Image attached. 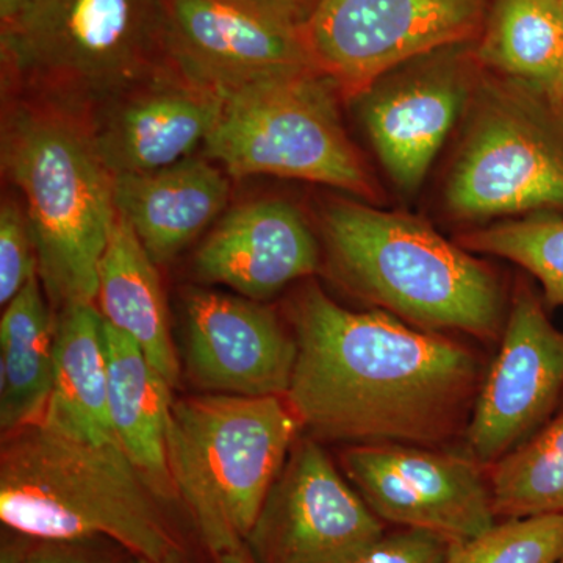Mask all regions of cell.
<instances>
[{"label":"cell","instance_id":"1","mask_svg":"<svg viewBox=\"0 0 563 563\" xmlns=\"http://www.w3.org/2000/svg\"><path fill=\"white\" fill-rule=\"evenodd\" d=\"M287 402L314 437L429 446L453 433L477 380L476 355L385 312H352L317 284L291 299Z\"/></svg>","mask_w":563,"mask_h":563},{"label":"cell","instance_id":"2","mask_svg":"<svg viewBox=\"0 0 563 563\" xmlns=\"http://www.w3.org/2000/svg\"><path fill=\"white\" fill-rule=\"evenodd\" d=\"M0 155L3 176L24 198L52 309L95 303L117 207L90 118L40 96L3 92Z\"/></svg>","mask_w":563,"mask_h":563},{"label":"cell","instance_id":"3","mask_svg":"<svg viewBox=\"0 0 563 563\" xmlns=\"http://www.w3.org/2000/svg\"><path fill=\"white\" fill-rule=\"evenodd\" d=\"M151 490L120 443H90L32 424L3 437L0 520L36 542L113 540L136 558L176 550Z\"/></svg>","mask_w":563,"mask_h":563},{"label":"cell","instance_id":"4","mask_svg":"<svg viewBox=\"0 0 563 563\" xmlns=\"http://www.w3.org/2000/svg\"><path fill=\"white\" fill-rule=\"evenodd\" d=\"M321 220L333 268L362 298L426 331H501L496 277L426 222L354 201L329 202Z\"/></svg>","mask_w":563,"mask_h":563},{"label":"cell","instance_id":"5","mask_svg":"<svg viewBox=\"0 0 563 563\" xmlns=\"http://www.w3.org/2000/svg\"><path fill=\"white\" fill-rule=\"evenodd\" d=\"M301 428L280 396L207 393L173 401L169 473L214 558L244 548Z\"/></svg>","mask_w":563,"mask_h":563},{"label":"cell","instance_id":"6","mask_svg":"<svg viewBox=\"0 0 563 563\" xmlns=\"http://www.w3.org/2000/svg\"><path fill=\"white\" fill-rule=\"evenodd\" d=\"M168 65L161 0H43L2 32L3 92L88 117Z\"/></svg>","mask_w":563,"mask_h":563},{"label":"cell","instance_id":"7","mask_svg":"<svg viewBox=\"0 0 563 563\" xmlns=\"http://www.w3.org/2000/svg\"><path fill=\"white\" fill-rule=\"evenodd\" d=\"M335 91L321 70H299L222 92L206 157L236 179L288 177L372 198V177L344 132Z\"/></svg>","mask_w":563,"mask_h":563},{"label":"cell","instance_id":"8","mask_svg":"<svg viewBox=\"0 0 563 563\" xmlns=\"http://www.w3.org/2000/svg\"><path fill=\"white\" fill-rule=\"evenodd\" d=\"M446 185L462 220L563 214V109L521 85L481 96Z\"/></svg>","mask_w":563,"mask_h":563},{"label":"cell","instance_id":"9","mask_svg":"<svg viewBox=\"0 0 563 563\" xmlns=\"http://www.w3.org/2000/svg\"><path fill=\"white\" fill-rule=\"evenodd\" d=\"M492 0H320L307 21L314 62L336 90L358 95L385 70L479 38Z\"/></svg>","mask_w":563,"mask_h":563},{"label":"cell","instance_id":"10","mask_svg":"<svg viewBox=\"0 0 563 563\" xmlns=\"http://www.w3.org/2000/svg\"><path fill=\"white\" fill-rule=\"evenodd\" d=\"M169 62L222 95L244 85L320 70L307 22L265 0H161Z\"/></svg>","mask_w":563,"mask_h":563},{"label":"cell","instance_id":"11","mask_svg":"<svg viewBox=\"0 0 563 563\" xmlns=\"http://www.w3.org/2000/svg\"><path fill=\"white\" fill-rule=\"evenodd\" d=\"M384 536L383 520L314 440H296L244 548L255 563H346Z\"/></svg>","mask_w":563,"mask_h":563},{"label":"cell","instance_id":"12","mask_svg":"<svg viewBox=\"0 0 563 563\" xmlns=\"http://www.w3.org/2000/svg\"><path fill=\"white\" fill-rule=\"evenodd\" d=\"M476 40L448 44L385 70L357 96L377 157L402 191L428 176L470 98Z\"/></svg>","mask_w":563,"mask_h":563},{"label":"cell","instance_id":"13","mask_svg":"<svg viewBox=\"0 0 563 563\" xmlns=\"http://www.w3.org/2000/svg\"><path fill=\"white\" fill-rule=\"evenodd\" d=\"M344 472L380 520L473 539L495 525L490 487L474 459L407 444H355L342 455Z\"/></svg>","mask_w":563,"mask_h":563},{"label":"cell","instance_id":"14","mask_svg":"<svg viewBox=\"0 0 563 563\" xmlns=\"http://www.w3.org/2000/svg\"><path fill=\"white\" fill-rule=\"evenodd\" d=\"M562 388L563 332L531 290H520L466 431L474 461H499L525 443L554 409Z\"/></svg>","mask_w":563,"mask_h":563},{"label":"cell","instance_id":"15","mask_svg":"<svg viewBox=\"0 0 563 563\" xmlns=\"http://www.w3.org/2000/svg\"><path fill=\"white\" fill-rule=\"evenodd\" d=\"M185 306V362L209 393L287 396L295 369V336L268 307L244 296L190 290Z\"/></svg>","mask_w":563,"mask_h":563},{"label":"cell","instance_id":"16","mask_svg":"<svg viewBox=\"0 0 563 563\" xmlns=\"http://www.w3.org/2000/svg\"><path fill=\"white\" fill-rule=\"evenodd\" d=\"M220 92L169 62L90 114L103 162L113 176L157 172L192 157L220 120Z\"/></svg>","mask_w":563,"mask_h":563},{"label":"cell","instance_id":"17","mask_svg":"<svg viewBox=\"0 0 563 563\" xmlns=\"http://www.w3.org/2000/svg\"><path fill=\"white\" fill-rule=\"evenodd\" d=\"M320 266V251L301 211L282 199L229 211L196 252V277L263 301Z\"/></svg>","mask_w":563,"mask_h":563},{"label":"cell","instance_id":"18","mask_svg":"<svg viewBox=\"0 0 563 563\" xmlns=\"http://www.w3.org/2000/svg\"><path fill=\"white\" fill-rule=\"evenodd\" d=\"M228 177L201 157L157 172L114 176L113 199L157 265L180 254L229 201Z\"/></svg>","mask_w":563,"mask_h":563},{"label":"cell","instance_id":"19","mask_svg":"<svg viewBox=\"0 0 563 563\" xmlns=\"http://www.w3.org/2000/svg\"><path fill=\"white\" fill-rule=\"evenodd\" d=\"M103 331L110 418L118 443L158 499L177 498L166 454L172 384L152 366L132 336L107 321Z\"/></svg>","mask_w":563,"mask_h":563},{"label":"cell","instance_id":"20","mask_svg":"<svg viewBox=\"0 0 563 563\" xmlns=\"http://www.w3.org/2000/svg\"><path fill=\"white\" fill-rule=\"evenodd\" d=\"M103 317L95 303L57 313L55 372L41 424L90 443H118L109 409V362Z\"/></svg>","mask_w":563,"mask_h":563},{"label":"cell","instance_id":"21","mask_svg":"<svg viewBox=\"0 0 563 563\" xmlns=\"http://www.w3.org/2000/svg\"><path fill=\"white\" fill-rule=\"evenodd\" d=\"M98 298L103 320L140 344L147 361L177 387L180 361L169 329L157 263L117 211L99 263Z\"/></svg>","mask_w":563,"mask_h":563},{"label":"cell","instance_id":"22","mask_svg":"<svg viewBox=\"0 0 563 563\" xmlns=\"http://www.w3.org/2000/svg\"><path fill=\"white\" fill-rule=\"evenodd\" d=\"M36 274L0 320V429L3 437L40 424L55 372L57 314Z\"/></svg>","mask_w":563,"mask_h":563},{"label":"cell","instance_id":"23","mask_svg":"<svg viewBox=\"0 0 563 563\" xmlns=\"http://www.w3.org/2000/svg\"><path fill=\"white\" fill-rule=\"evenodd\" d=\"M477 60L551 99L563 57V0H492Z\"/></svg>","mask_w":563,"mask_h":563},{"label":"cell","instance_id":"24","mask_svg":"<svg viewBox=\"0 0 563 563\" xmlns=\"http://www.w3.org/2000/svg\"><path fill=\"white\" fill-rule=\"evenodd\" d=\"M490 492L501 517L563 515V413L495 463Z\"/></svg>","mask_w":563,"mask_h":563},{"label":"cell","instance_id":"25","mask_svg":"<svg viewBox=\"0 0 563 563\" xmlns=\"http://www.w3.org/2000/svg\"><path fill=\"white\" fill-rule=\"evenodd\" d=\"M466 250L484 252L523 266L543 287L548 303L563 309V214L533 213L523 220L481 229L462 240Z\"/></svg>","mask_w":563,"mask_h":563},{"label":"cell","instance_id":"26","mask_svg":"<svg viewBox=\"0 0 563 563\" xmlns=\"http://www.w3.org/2000/svg\"><path fill=\"white\" fill-rule=\"evenodd\" d=\"M563 515L509 518L462 542H451L444 563H561Z\"/></svg>","mask_w":563,"mask_h":563},{"label":"cell","instance_id":"27","mask_svg":"<svg viewBox=\"0 0 563 563\" xmlns=\"http://www.w3.org/2000/svg\"><path fill=\"white\" fill-rule=\"evenodd\" d=\"M38 274L27 213L13 198L0 207V303L7 306Z\"/></svg>","mask_w":563,"mask_h":563},{"label":"cell","instance_id":"28","mask_svg":"<svg viewBox=\"0 0 563 563\" xmlns=\"http://www.w3.org/2000/svg\"><path fill=\"white\" fill-rule=\"evenodd\" d=\"M450 540L422 529L380 537L346 563H444Z\"/></svg>","mask_w":563,"mask_h":563},{"label":"cell","instance_id":"29","mask_svg":"<svg viewBox=\"0 0 563 563\" xmlns=\"http://www.w3.org/2000/svg\"><path fill=\"white\" fill-rule=\"evenodd\" d=\"M90 540L74 542H38L29 548L22 563H111L109 558L92 550Z\"/></svg>","mask_w":563,"mask_h":563},{"label":"cell","instance_id":"30","mask_svg":"<svg viewBox=\"0 0 563 563\" xmlns=\"http://www.w3.org/2000/svg\"><path fill=\"white\" fill-rule=\"evenodd\" d=\"M43 0H0V21L2 32L18 27L22 21L36 10Z\"/></svg>","mask_w":563,"mask_h":563},{"label":"cell","instance_id":"31","mask_svg":"<svg viewBox=\"0 0 563 563\" xmlns=\"http://www.w3.org/2000/svg\"><path fill=\"white\" fill-rule=\"evenodd\" d=\"M27 537H22L16 533V539L3 540L2 548H0V563H22L25 554H27L31 543Z\"/></svg>","mask_w":563,"mask_h":563},{"label":"cell","instance_id":"32","mask_svg":"<svg viewBox=\"0 0 563 563\" xmlns=\"http://www.w3.org/2000/svg\"><path fill=\"white\" fill-rule=\"evenodd\" d=\"M265 2L274 3V5H279L282 9L290 10L307 22L309 21L310 14H312L313 10L317 9L320 0H265Z\"/></svg>","mask_w":563,"mask_h":563},{"label":"cell","instance_id":"33","mask_svg":"<svg viewBox=\"0 0 563 563\" xmlns=\"http://www.w3.org/2000/svg\"><path fill=\"white\" fill-rule=\"evenodd\" d=\"M129 563H191L185 558L184 553H181L180 548H176L172 553L165 555L162 559H146V558H136V555H132V561Z\"/></svg>","mask_w":563,"mask_h":563},{"label":"cell","instance_id":"34","mask_svg":"<svg viewBox=\"0 0 563 563\" xmlns=\"http://www.w3.org/2000/svg\"><path fill=\"white\" fill-rule=\"evenodd\" d=\"M217 563H255L252 561L250 553L246 548L242 550L229 551V553L220 554L214 558Z\"/></svg>","mask_w":563,"mask_h":563},{"label":"cell","instance_id":"35","mask_svg":"<svg viewBox=\"0 0 563 563\" xmlns=\"http://www.w3.org/2000/svg\"><path fill=\"white\" fill-rule=\"evenodd\" d=\"M551 101H553L555 106L562 107L563 109V57L561 74H559L558 84H555L553 96H551Z\"/></svg>","mask_w":563,"mask_h":563},{"label":"cell","instance_id":"36","mask_svg":"<svg viewBox=\"0 0 563 563\" xmlns=\"http://www.w3.org/2000/svg\"><path fill=\"white\" fill-rule=\"evenodd\" d=\"M561 563H563V559H562V562H561Z\"/></svg>","mask_w":563,"mask_h":563}]
</instances>
